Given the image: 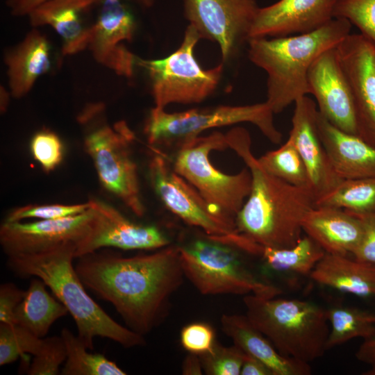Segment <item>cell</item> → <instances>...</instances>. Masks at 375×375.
I'll return each mask as SVG.
<instances>
[{"mask_svg":"<svg viewBox=\"0 0 375 375\" xmlns=\"http://www.w3.org/2000/svg\"><path fill=\"white\" fill-rule=\"evenodd\" d=\"M77 259L74 267L85 287L143 336L164 321L185 278L177 245L130 257L102 249Z\"/></svg>","mask_w":375,"mask_h":375,"instance_id":"6da1fadb","label":"cell"},{"mask_svg":"<svg viewBox=\"0 0 375 375\" xmlns=\"http://www.w3.org/2000/svg\"><path fill=\"white\" fill-rule=\"evenodd\" d=\"M228 147L251 174V190L235 217L237 231L263 246L288 248L301 239L302 222L316 206L312 191L291 185L267 172L253 154L249 131L234 127L226 134Z\"/></svg>","mask_w":375,"mask_h":375,"instance_id":"7a4b0ae2","label":"cell"},{"mask_svg":"<svg viewBox=\"0 0 375 375\" xmlns=\"http://www.w3.org/2000/svg\"><path fill=\"white\" fill-rule=\"evenodd\" d=\"M76 251V243L66 242L36 253L8 256L7 266L19 277H37L44 282L67 308L77 335L89 350L94 349L96 337L110 339L124 348L145 345L144 336L117 323L86 292L73 265Z\"/></svg>","mask_w":375,"mask_h":375,"instance_id":"3957f363","label":"cell"},{"mask_svg":"<svg viewBox=\"0 0 375 375\" xmlns=\"http://www.w3.org/2000/svg\"><path fill=\"white\" fill-rule=\"evenodd\" d=\"M351 24L333 18L307 33L248 40V56L267 74L265 102L274 114L309 94L308 73L317 58L350 34Z\"/></svg>","mask_w":375,"mask_h":375,"instance_id":"277c9868","label":"cell"},{"mask_svg":"<svg viewBox=\"0 0 375 375\" xmlns=\"http://www.w3.org/2000/svg\"><path fill=\"white\" fill-rule=\"evenodd\" d=\"M251 324L285 357L309 363L326 350L330 326L326 309L297 299L244 296Z\"/></svg>","mask_w":375,"mask_h":375,"instance_id":"5b68a950","label":"cell"},{"mask_svg":"<svg viewBox=\"0 0 375 375\" xmlns=\"http://www.w3.org/2000/svg\"><path fill=\"white\" fill-rule=\"evenodd\" d=\"M78 120L83 129L85 150L102 187L136 216H144L138 166L131 153L133 131L124 121L110 126L102 103L88 105Z\"/></svg>","mask_w":375,"mask_h":375,"instance_id":"8992f818","label":"cell"},{"mask_svg":"<svg viewBox=\"0 0 375 375\" xmlns=\"http://www.w3.org/2000/svg\"><path fill=\"white\" fill-rule=\"evenodd\" d=\"M177 248L185 278L204 295L251 294L272 298L282 293L246 265L240 250L205 233Z\"/></svg>","mask_w":375,"mask_h":375,"instance_id":"52a82bcc","label":"cell"},{"mask_svg":"<svg viewBox=\"0 0 375 375\" xmlns=\"http://www.w3.org/2000/svg\"><path fill=\"white\" fill-rule=\"evenodd\" d=\"M173 168L189 182L204 199L222 214L233 218L242 209L251 190V174L247 167L227 174L213 165V151L228 147L226 134L215 131L178 144Z\"/></svg>","mask_w":375,"mask_h":375,"instance_id":"ba28073f","label":"cell"},{"mask_svg":"<svg viewBox=\"0 0 375 375\" xmlns=\"http://www.w3.org/2000/svg\"><path fill=\"white\" fill-rule=\"evenodd\" d=\"M201 39L197 29L188 24L181 44L169 56L153 60L137 58L136 65L148 73L155 107L200 103L215 90L224 63L207 69L200 65L194 49Z\"/></svg>","mask_w":375,"mask_h":375,"instance_id":"9c48e42d","label":"cell"},{"mask_svg":"<svg viewBox=\"0 0 375 375\" xmlns=\"http://www.w3.org/2000/svg\"><path fill=\"white\" fill-rule=\"evenodd\" d=\"M274 113L265 101L244 106H217L168 112L153 107L147 119L144 131L151 145L180 143L199 136L208 129L251 123L272 143L281 142L282 134L274 122Z\"/></svg>","mask_w":375,"mask_h":375,"instance_id":"30bf717a","label":"cell"},{"mask_svg":"<svg viewBox=\"0 0 375 375\" xmlns=\"http://www.w3.org/2000/svg\"><path fill=\"white\" fill-rule=\"evenodd\" d=\"M148 176L164 206L187 224L210 236L238 232L235 219L210 205L194 187L175 172L163 155L156 153L152 156Z\"/></svg>","mask_w":375,"mask_h":375,"instance_id":"8fae6325","label":"cell"},{"mask_svg":"<svg viewBox=\"0 0 375 375\" xmlns=\"http://www.w3.org/2000/svg\"><path fill=\"white\" fill-rule=\"evenodd\" d=\"M184 15L201 39L219 47L222 62L237 53L259 8L256 0H183Z\"/></svg>","mask_w":375,"mask_h":375,"instance_id":"7c38bea8","label":"cell"},{"mask_svg":"<svg viewBox=\"0 0 375 375\" xmlns=\"http://www.w3.org/2000/svg\"><path fill=\"white\" fill-rule=\"evenodd\" d=\"M131 0H97L88 46L94 60L118 76L133 75L137 57L126 47L136 28Z\"/></svg>","mask_w":375,"mask_h":375,"instance_id":"4fadbf2b","label":"cell"},{"mask_svg":"<svg viewBox=\"0 0 375 375\" xmlns=\"http://www.w3.org/2000/svg\"><path fill=\"white\" fill-rule=\"evenodd\" d=\"M89 201L93 217L88 234L76 246V258L102 249L156 250L169 245V239L158 227L133 222L101 199Z\"/></svg>","mask_w":375,"mask_h":375,"instance_id":"5bb4252c","label":"cell"},{"mask_svg":"<svg viewBox=\"0 0 375 375\" xmlns=\"http://www.w3.org/2000/svg\"><path fill=\"white\" fill-rule=\"evenodd\" d=\"M336 51L351 90L358 136L375 147V47L350 33Z\"/></svg>","mask_w":375,"mask_h":375,"instance_id":"9a60e30c","label":"cell"},{"mask_svg":"<svg viewBox=\"0 0 375 375\" xmlns=\"http://www.w3.org/2000/svg\"><path fill=\"white\" fill-rule=\"evenodd\" d=\"M90 202V201H89ZM93 211L56 219L3 222L0 244L7 256L42 252L63 243L77 244L88 234Z\"/></svg>","mask_w":375,"mask_h":375,"instance_id":"2e32d148","label":"cell"},{"mask_svg":"<svg viewBox=\"0 0 375 375\" xmlns=\"http://www.w3.org/2000/svg\"><path fill=\"white\" fill-rule=\"evenodd\" d=\"M308 85L319 112L339 129L358 136L352 93L336 47L313 62L308 73Z\"/></svg>","mask_w":375,"mask_h":375,"instance_id":"e0dca14e","label":"cell"},{"mask_svg":"<svg viewBox=\"0 0 375 375\" xmlns=\"http://www.w3.org/2000/svg\"><path fill=\"white\" fill-rule=\"evenodd\" d=\"M335 0H279L259 8L249 39L278 38L315 31L333 19ZM248 39V40H249Z\"/></svg>","mask_w":375,"mask_h":375,"instance_id":"ac0fdd59","label":"cell"},{"mask_svg":"<svg viewBox=\"0 0 375 375\" xmlns=\"http://www.w3.org/2000/svg\"><path fill=\"white\" fill-rule=\"evenodd\" d=\"M316 103L305 96L294 103L290 138L306 165L316 201L332 192L343 180L334 172L320 140Z\"/></svg>","mask_w":375,"mask_h":375,"instance_id":"d6986e66","label":"cell"},{"mask_svg":"<svg viewBox=\"0 0 375 375\" xmlns=\"http://www.w3.org/2000/svg\"><path fill=\"white\" fill-rule=\"evenodd\" d=\"M97 0H49L28 15L33 28L49 26L62 40V53L71 56L88 48L92 22L88 17Z\"/></svg>","mask_w":375,"mask_h":375,"instance_id":"ffe728a7","label":"cell"},{"mask_svg":"<svg viewBox=\"0 0 375 375\" xmlns=\"http://www.w3.org/2000/svg\"><path fill=\"white\" fill-rule=\"evenodd\" d=\"M317 126L335 174L343 181L375 176V147L330 123L318 111Z\"/></svg>","mask_w":375,"mask_h":375,"instance_id":"44dd1931","label":"cell"},{"mask_svg":"<svg viewBox=\"0 0 375 375\" xmlns=\"http://www.w3.org/2000/svg\"><path fill=\"white\" fill-rule=\"evenodd\" d=\"M302 229L327 253L347 256L358 248L362 227L352 212L331 206H315L305 216Z\"/></svg>","mask_w":375,"mask_h":375,"instance_id":"7402d4cb","label":"cell"},{"mask_svg":"<svg viewBox=\"0 0 375 375\" xmlns=\"http://www.w3.org/2000/svg\"><path fill=\"white\" fill-rule=\"evenodd\" d=\"M11 97L20 99L51 67V45L47 38L33 28L19 43L4 53Z\"/></svg>","mask_w":375,"mask_h":375,"instance_id":"603a6c76","label":"cell"},{"mask_svg":"<svg viewBox=\"0 0 375 375\" xmlns=\"http://www.w3.org/2000/svg\"><path fill=\"white\" fill-rule=\"evenodd\" d=\"M220 322L222 331L233 344L263 362L274 375L311 374L309 363L281 355L246 315L224 314Z\"/></svg>","mask_w":375,"mask_h":375,"instance_id":"cb8c5ba5","label":"cell"},{"mask_svg":"<svg viewBox=\"0 0 375 375\" xmlns=\"http://www.w3.org/2000/svg\"><path fill=\"white\" fill-rule=\"evenodd\" d=\"M315 282L360 297L375 296V264L325 253L310 276Z\"/></svg>","mask_w":375,"mask_h":375,"instance_id":"d4e9b609","label":"cell"},{"mask_svg":"<svg viewBox=\"0 0 375 375\" xmlns=\"http://www.w3.org/2000/svg\"><path fill=\"white\" fill-rule=\"evenodd\" d=\"M47 287L40 278L32 277L14 312L15 324L40 338L46 336L57 319L69 312L61 301L50 294Z\"/></svg>","mask_w":375,"mask_h":375,"instance_id":"484cf974","label":"cell"},{"mask_svg":"<svg viewBox=\"0 0 375 375\" xmlns=\"http://www.w3.org/2000/svg\"><path fill=\"white\" fill-rule=\"evenodd\" d=\"M324 254L323 249L307 235L288 248L271 247L255 242L251 253L275 272L301 276H310Z\"/></svg>","mask_w":375,"mask_h":375,"instance_id":"4316f807","label":"cell"},{"mask_svg":"<svg viewBox=\"0 0 375 375\" xmlns=\"http://www.w3.org/2000/svg\"><path fill=\"white\" fill-rule=\"evenodd\" d=\"M330 326L326 350L352 339L364 340L375 335V313L360 308L335 304L326 309Z\"/></svg>","mask_w":375,"mask_h":375,"instance_id":"83f0119b","label":"cell"},{"mask_svg":"<svg viewBox=\"0 0 375 375\" xmlns=\"http://www.w3.org/2000/svg\"><path fill=\"white\" fill-rule=\"evenodd\" d=\"M67 358L60 374L62 375H124L126 372L115 362L101 353H93L70 330L64 328L61 331Z\"/></svg>","mask_w":375,"mask_h":375,"instance_id":"f1b7e54d","label":"cell"},{"mask_svg":"<svg viewBox=\"0 0 375 375\" xmlns=\"http://www.w3.org/2000/svg\"><path fill=\"white\" fill-rule=\"evenodd\" d=\"M316 206L340 208L358 213L375 210V176L344 180L316 201Z\"/></svg>","mask_w":375,"mask_h":375,"instance_id":"f546056e","label":"cell"},{"mask_svg":"<svg viewBox=\"0 0 375 375\" xmlns=\"http://www.w3.org/2000/svg\"><path fill=\"white\" fill-rule=\"evenodd\" d=\"M258 159L271 174L291 185L311 190L306 165L290 138L278 149L267 151Z\"/></svg>","mask_w":375,"mask_h":375,"instance_id":"4dcf8cb0","label":"cell"},{"mask_svg":"<svg viewBox=\"0 0 375 375\" xmlns=\"http://www.w3.org/2000/svg\"><path fill=\"white\" fill-rule=\"evenodd\" d=\"M42 338L17 324L0 322V365L13 362L26 353L35 356Z\"/></svg>","mask_w":375,"mask_h":375,"instance_id":"1f68e13d","label":"cell"},{"mask_svg":"<svg viewBox=\"0 0 375 375\" xmlns=\"http://www.w3.org/2000/svg\"><path fill=\"white\" fill-rule=\"evenodd\" d=\"M333 18L355 25L375 47V0H335Z\"/></svg>","mask_w":375,"mask_h":375,"instance_id":"d6a6232c","label":"cell"},{"mask_svg":"<svg viewBox=\"0 0 375 375\" xmlns=\"http://www.w3.org/2000/svg\"><path fill=\"white\" fill-rule=\"evenodd\" d=\"M245 353L235 345L224 347L217 341L212 349L199 355L208 375H239Z\"/></svg>","mask_w":375,"mask_h":375,"instance_id":"836d02e7","label":"cell"},{"mask_svg":"<svg viewBox=\"0 0 375 375\" xmlns=\"http://www.w3.org/2000/svg\"><path fill=\"white\" fill-rule=\"evenodd\" d=\"M90 208V202L77 204H29L15 208L6 215L4 222H22L26 219H56L76 215Z\"/></svg>","mask_w":375,"mask_h":375,"instance_id":"e575fe53","label":"cell"},{"mask_svg":"<svg viewBox=\"0 0 375 375\" xmlns=\"http://www.w3.org/2000/svg\"><path fill=\"white\" fill-rule=\"evenodd\" d=\"M67 358L66 347L62 338L51 336L42 338L38 352L34 356L27 374L29 375H57Z\"/></svg>","mask_w":375,"mask_h":375,"instance_id":"d590c367","label":"cell"},{"mask_svg":"<svg viewBox=\"0 0 375 375\" xmlns=\"http://www.w3.org/2000/svg\"><path fill=\"white\" fill-rule=\"evenodd\" d=\"M30 149L35 160L47 173L56 169L63 159V144L59 136L49 129H42L34 134Z\"/></svg>","mask_w":375,"mask_h":375,"instance_id":"8d00e7d4","label":"cell"},{"mask_svg":"<svg viewBox=\"0 0 375 375\" xmlns=\"http://www.w3.org/2000/svg\"><path fill=\"white\" fill-rule=\"evenodd\" d=\"M215 335L210 324L204 322H196L181 329L180 341L188 353L200 355L212 349L217 342Z\"/></svg>","mask_w":375,"mask_h":375,"instance_id":"74e56055","label":"cell"},{"mask_svg":"<svg viewBox=\"0 0 375 375\" xmlns=\"http://www.w3.org/2000/svg\"><path fill=\"white\" fill-rule=\"evenodd\" d=\"M352 212L359 218L362 227L361 241L352 255L358 260L375 264V210Z\"/></svg>","mask_w":375,"mask_h":375,"instance_id":"f35d334b","label":"cell"},{"mask_svg":"<svg viewBox=\"0 0 375 375\" xmlns=\"http://www.w3.org/2000/svg\"><path fill=\"white\" fill-rule=\"evenodd\" d=\"M25 290L12 283H5L0 286V322L14 324V312L22 301Z\"/></svg>","mask_w":375,"mask_h":375,"instance_id":"ab89813d","label":"cell"},{"mask_svg":"<svg viewBox=\"0 0 375 375\" xmlns=\"http://www.w3.org/2000/svg\"><path fill=\"white\" fill-rule=\"evenodd\" d=\"M240 375H274L263 362L248 353L244 354Z\"/></svg>","mask_w":375,"mask_h":375,"instance_id":"60d3db41","label":"cell"},{"mask_svg":"<svg viewBox=\"0 0 375 375\" xmlns=\"http://www.w3.org/2000/svg\"><path fill=\"white\" fill-rule=\"evenodd\" d=\"M47 1L49 0H6V3L13 16L24 17Z\"/></svg>","mask_w":375,"mask_h":375,"instance_id":"b9f144b4","label":"cell"},{"mask_svg":"<svg viewBox=\"0 0 375 375\" xmlns=\"http://www.w3.org/2000/svg\"><path fill=\"white\" fill-rule=\"evenodd\" d=\"M356 357L360 362L375 367V335L363 341L356 353Z\"/></svg>","mask_w":375,"mask_h":375,"instance_id":"7bdbcfd3","label":"cell"},{"mask_svg":"<svg viewBox=\"0 0 375 375\" xmlns=\"http://www.w3.org/2000/svg\"><path fill=\"white\" fill-rule=\"evenodd\" d=\"M181 372L184 375H201L203 372L200 357L198 354L188 353L181 367Z\"/></svg>","mask_w":375,"mask_h":375,"instance_id":"ee69618b","label":"cell"},{"mask_svg":"<svg viewBox=\"0 0 375 375\" xmlns=\"http://www.w3.org/2000/svg\"><path fill=\"white\" fill-rule=\"evenodd\" d=\"M10 95H11L10 91H8L4 87H1V112L3 113L6 111L9 100Z\"/></svg>","mask_w":375,"mask_h":375,"instance_id":"f6af8a7d","label":"cell"},{"mask_svg":"<svg viewBox=\"0 0 375 375\" xmlns=\"http://www.w3.org/2000/svg\"><path fill=\"white\" fill-rule=\"evenodd\" d=\"M135 1L143 8H151L155 2V0H135Z\"/></svg>","mask_w":375,"mask_h":375,"instance_id":"bcb514c9","label":"cell"},{"mask_svg":"<svg viewBox=\"0 0 375 375\" xmlns=\"http://www.w3.org/2000/svg\"><path fill=\"white\" fill-rule=\"evenodd\" d=\"M364 375H375V367H371L369 370L362 373Z\"/></svg>","mask_w":375,"mask_h":375,"instance_id":"7dc6e473","label":"cell"}]
</instances>
